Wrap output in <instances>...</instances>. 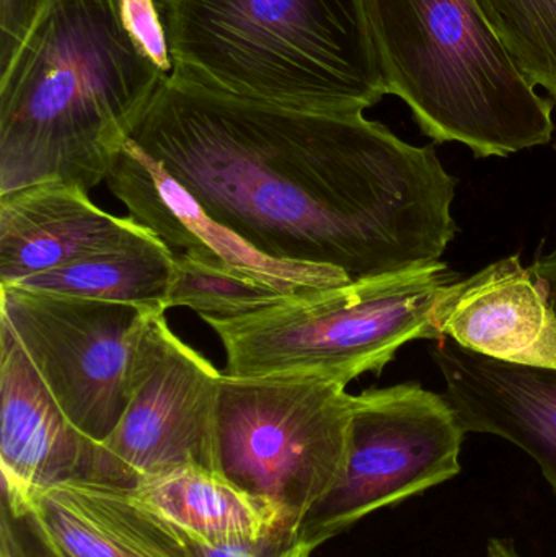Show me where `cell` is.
I'll use <instances>...</instances> for the list:
<instances>
[{
    "mask_svg": "<svg viewBox=\"0 0 556 557\" xmlns=\"http://www.w3.org/2000/svg\"><path fill=\"white\" fill-rule=\"evenodd\" d=\"M485 557H522L511 540L492 539L486 545Z\"/></svg>",
    "mask_w": 556,
    "mask_h": 557,
    "instance_id": "obj_22",
    "label": "cell"
},
{
    "mask_svg": "<svg viewBox=\"0 0 556 557\" xmlns=\"http://www.w3.org/2000/svg\"><path fill=\"white\" fill-rule=\"evenodd\" d=\"M294 295L196 258L175 255L166 307L189 308L205 321L234 320L276 307Z\"/></svg>",
    "mask_w": 556,
    "mask_h": 557,
    "instance_id": "obj_19",
    "label": "cell"
},
{
    "mask_svg": "<svg viewBox=\"0 0 556 557\" xmlns=\"http://www.w3.org/2000/svg\"><path fill=\"white\" fill-rule=\"evenodd\" d=\"M127 490L176 530L214 548L297 533L280 507L201 467L152 474Z\"/></svg>",
    "mask_w": 556,
    "mask_h": 557,
    "instance_id": "obj_16",
    "label": "cell"
},
{
    "mask_svg": "<svg viewBox=\"0 0 556 557\" xmlns=\"http://www.w3.org/2000/svg\"><path fill=\"white\" fill-rule=\"evenodd\" d=\"M0 557H193L185 535L127 487L71 480L2 484Z\"/></svg>",
    "mask_w": 556,
    "mask_h": 557,
    "instance_id": "obj_10",
    "label": "cell"
},
{
    "mask_svg": "<svg viewBox=\"0 0 556 557\" xmlns=\"http://www.w3.org/2000/svg\"><path fill=\"white\" fill-rule=\"evenodd\" d=\"M222 373L153 313L140 341L133 398L98 444L88 480L134 487L182 467L218 473L215 414Z\"/></svg>",
    "mask_w": 556,
    "mask_h": 557,
    "instance_id": "obj_9",
    "label": "cell"
},
{
    "mask_svg": "<svg viewBox=\"0 0 556 557\" xmlns=\"http://www.w3.org/2000/svg\"><path fill=\"white\" fill-rule=\"evenodd\" d=\"M9 324L69 421L101 444L133 398L140 341L153 313L134 305L0 285Z\"/></svg>",
    "mask_w": 556,
    "mask_h": 557,
    "instance_id": "obj_8",
    "label": "cell"
},
{
    "mask_svg": "<svg viewBox=\"0 0 556 557\" xmlns=\"http://www.w3.org/2000/svg\"><path fill=\"white\" fill-rule=\"evenodd\" d=\"M149 228L94 205L62 182L0 195V285H15L143 237Z\"/></svg>",
    "mask_w": 556,
    "mask_h": 557,
    "instance_id": "obj_14",
    "label": "cell"
},
{
    "mask_svg": "<svg viewBox=\"0 0 556 557\" xmlns=\"http://www.w3.org/2000/svg\"><path fill=\"white\" fill-rule=\"evenodd\" d=\"M529 268H531L535 276L544 282L548 298H551L556 313V248L551 255H545V257L535 260V263Z\"/></svg>",
    "mask_w": 556,
    "mask_h": 557,
    "instance_id": "obj_21",
    "label": "cell"
},
{
    "mask_svg": "<svg viewBox=\"0 0 556 557\" xmlns=\"http://www.w3.org/2000/svg\"><path fill=\"white\" fill-rule=\"evenodd\" d=\"M554 149L556 150V137H555V143H554Z\"/></svg>",
    "mask_w": 556,
    "mask_h": 557,
    "instance_id": "obj_23",
    "label": "cell"
},
{
    "mask_svg": "<svg viewBox=\"0 0 556 557\" xmlns=\"http://www.w3.org/2000/svg\"><path fill=\"white\" fill-rule=\"evenodd\" d=\"M466 435L446 396L418 383L355 396L345 474L304 517L299 542L317 549L371 513L454 480Z\"/></svg>",
    "mask_w": 556,
    "mask_h": 557,
    "instance_id": "obj_7",
    "label": "cell"
},
{
    "mask_svg": "<svg viewBox=\"0 0 556 557\" xmlns=\"http://www.w3.org/2000/svg\"><path fill=\"white\" fill-rule=\"evenodd\" d=\"M522 77L556 103V0H475Z\"/></svg>",
    "mask_w": 556,
    "mask_h": 557,
    "instance_id": "obj_18",
    "label": "cell"
},
{
    "mask_svg": "<svg viewBox=\"0 0 556 557\" xmlns=\"http://www.w3.org/2000/svg\"><path fill=\"white\" fill-rule=\"evenodd\" d=\"M173 267L175 253L149 231L126 247L75 261L15 285L165 313Z\"/></svg>",
    "mask_w": 556,
    "mask_h": 557,
    "instance_id": "obj_17",
    "label": "cell"
},
{
    "mask_svg": "<svg viewBox=\"0 0 556 557\" xmlns=\"http://www.w3.org/2000/svg\"><path fill=\"white\" fill-rule=\"evenodd\" d=\"M353 412L355 396L335 380L222 373L218 473L280 507L299 533L304 517L345 474Z\"/></svg>",
    "mask_w": 556,
    "mask_h": 557,
    "instance_id": "obj_6",
    "label": "cell"
},
{
    "mask_svg": "<svg viewBox=\"0 0 556 557\" xmlns=\"http://www.w3.org/2000/svg\"><path fill=\"white\" fill-rule=\"evenodd\" d=\"M437 337L480 356L556 370V313L544 282L521 258L450 281L433 310Z\"/></svg>",
    "mask_w": 556,
    "mask_h": 557,
    "instance_id": "obj_12",
    "label": "cell"
},
{
    "mask_svg": "<svg viewBox=\"0 0 556 557\" xmlns=\"http://www.w3.org/2000/svg\"><path fill=\"white\" fill-rule=\"evenodd\" d=\"M110 191L134 221L149 228L175 255L254 278L286 294L339 287L343 271L273 260L215 221L198 201L127 137L107 178Z\"/></svg>",
    "mask_w": 556,
    "mask_h": 557,
    "instance_id": "obj_11",
    "label": "cell"
},
{
    "mask_svg": "<svg viewBox=\"0 0 556 557\" xmlns=\"http://www.w3.org/2000/svg\"><path fill=\"white\" fill-rule=\"evenodd\" d=\"M387 95L424 134L479 159L545 146L554 101L506 54L475 0H362Z\"/></svg>",
    "mask_w": 556,
    "mask_h": 557,
    "instance_id": "obj_4",
    "label": "cell"
},
{
    "mask_svg": "<svg viewBox=\"0 0 556 557\" xmlns=\"http://www.w3.org/2000/svg\"><path fill=\"white\" fill-rule=\"evenodd\" d=\"M170 72L137 35L127 0H48L0 72V195L107 182Z\"/></svg>",
    "mask_w": 556,
    "mask_h": 557,
    "instance_id": "obj_2",
    "label": "cell"
},
{
    "mask_svg": "<svg viewBox=\"0 0 556 557\" xmlns=\"http://www.w3.org/2000/svg\"><path fill=\"white\" fill-rule=\"evenodd\" d=\"M170 74L215 94L312 113L387 95L362 0H163Z\"/></svg>",
    "mask_w": 556,
    "mask_h": 557,
    "instance_id": "obj_3",
    "label": "cell"
},
{
    "mask_svg": "<svg viewBox=\"0 0 556 557\" xmlns=\"http://www.w3.org/2000/svg\"><path fill=\"white\" fill-rule=\"evenodd\" d=\"M48 0H0V72L18 51Z\"/></svg>",
    "mask_w": 556,
    "mask_h": 557,
    "instance_id": "obj_20",
    "label": "cell"
},
{
    "mask_svg": "<svg viewBox=\"0 0 556 557\" xmlns=\"http://www.w3.org/2000/svg\"><path fill=\"white\" fill-rule=\"evenodd\" d=\"M97 442L62 411L5 321L0 320V476L29 491L88 480Z\"/></svg>",
    "mask_w": 556,
    "mask_h": 557,
    "instance_id": "obj_15",
    "label": "cell"
},
{
    "mask_svg": "<svg viewBox=\"0 0 556 557\" xmlns=\"http://www.w3.org/2000/svg\"><path fill=\"white\" fill-rule=\"evenodd\" d=\"M431 356L467 434L496 435L524 450L556 496V370L499 362L447 337Z\"/></svg>",
    "mask_w": 556,
    "mask_h": 557,
    "instance_id": "obj_13",
    "label": "cell"
},
{
    "mask_svg": "<svg viewBox=\"0 0 556 557\" xmlns=\"http://www.w3.org/2000/svg\"><path fill=\"white\" fill-rule=\"evenodd\" d=\"M129 139L267 257L351 281L441 260L457 180L362 113L289 110L170 74Z\"/></svg>",
    "mask_w": 556,
    "mask_h": 557,
    "instance_id": "obj_1",
    "label": "cell"
},
{
    "mask_svg": "<svg viewBox=\"0 0 556 557\" xmlns=\"http://www.w3.org/2000/svg\"><path fill=\"white\" fill-rule=\"evenodd\" d=\"M450 277L447 264L436 261L206 323L224 346L225 375L320 376L348 385L362 373L381 372L410 341H440L433 310Z\"/></svg>",
    "mask_w": 556,
    "mask_h": 557,
    "instance_id": "obj_5",
    "label": "cell"
},
{
    "mask_svg": "<svg viewBox=\"0 0 556 557\" xmlns=\"http://www.w3.org/2000/svg\"><path fill=\"white\" fill-rule=\"evenodd\" d=\"M160 2H163V0H160Z\"/></svg>",
    "mask_w": 556,
    "mask_h": 557,
    "instance_id": "obj_24",
    "label": "cell"
}]
</instances>
